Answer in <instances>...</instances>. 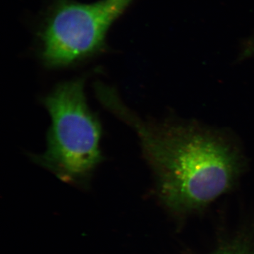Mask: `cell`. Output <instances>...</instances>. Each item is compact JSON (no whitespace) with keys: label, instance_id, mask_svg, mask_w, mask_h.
Listing matches in <instances>:
<instances>
[{"label":"cell","instance_id":"obj_5","mask_svg":"<svg viewBox=\"0 0 254 254\" xmlns=\"http://www.w3.org/2000/svg\"></svg>","mask_w":254,"mask_h":254},{"label":"cell","instance_id":"obj_2","mask_svg":"<svg viewBox=\"0 0 254 254\" xmlns=\"http://www.w3.org/2000/svg\"><path fill=\"white\" fill-rule=\"evenodd\" d=\"M52 126L38 163L67 180L83 178L101 161V127L87 105L84 78L66 82L45 99Z\"/></svg>","mask_w":254,"mask_h":254},{"label":"cell","instance_id":"obj_4","mask_svg":"<svg viewBox=\"0 0 254 254\" xmlns=\"http://www.w3.org/2000/svg\"><path fill=\"white\" fill-rule=\"evenodd\" d=\"M220 254H240L237 253V252H224V253Z\"/></svg>","mask_w":254,"mask_h":254},{"label":"cell","instance_id":"obj_1","mask_svg":"<svg viewBox=\"0 0 254 254\" xmlns=\"http://www.w3.org/2000/svg\"><path fill=\"white\" fill-rule=\"evenodd\" d=\"M95 91L107 108L136 131L160 194L172 206H203L226 192L240 174V153L220 134L192 125L143 121L112 88L97 84Z\"/></svg>","mask_w":254,"mask_h":254},{"label":"cell","instance_id":"obj_3","mask_svg":"<svg viewBox=\"0 0 254 254\" xmlns=\"http://www.w3.org/2000/svg\"><path fill=\"white\" fill-rule=\"evenodd\" d=\"M133 1L57 0L41 32L44 63L52 67L66 66L100 51L108 29Z\"/></svg>","mask_w":254,"mask_h":254}]
</instances>
